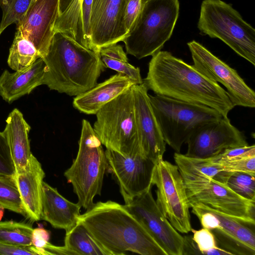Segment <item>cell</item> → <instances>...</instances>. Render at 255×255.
<instances>
[{
	"mask_svg": "<svg viewBox=\"0 0 255 255\" xmlns=\"http://www.w3.org/2000/svg\"><path fill=\"white\" fill-rule=\"evenodd\" d=\"M143 83L157 95L217 111L223 117L235 107L227 92L193 66L160 51L152 56Z\"/></svg>",
	"mask_w": 255,
	"mask_h": 255,
	"instance_id": "6da1fadb",
	"label": "cell"
},
{
	"mask_svg": "<svg viewBox=\"0 0 255 255\" xmlns=\"http://www.w3.org/2000/svg\"><path fill=\"white\" fill-rule=\"evenodd\" d=\"M108 255L131 252L167 255L144 227L125 207L112 201L98 202L78 217Z\"/></svg>",
	"mask_w": 255,
	"mask_h": 255,
	"instance_id": "7a4b0ae2",
	"label": "cell"
},
{
	"mask_svg": "<svg viewBox=\"0 0 255 255\" xmlns=\"http://www.w3.org/2000/svg\"><path fill=\"white\" fill-rule=\"evenodd\" d=\"M42 58L46 65L43 84L70 96H78L95 86L106 67L99 52L59 32L54 33L48 52Z\"/></svg>",
	"mask_w": 255,
	"mask_h": 255,
	"instance_id": "3957f363",
	"label": "cell"
},
{
	"mask_svg": "<svg viewBox=\"0 0 255 255\" xmlns=\"http://www.w3.org/2000/svg\"><path fill=\"white\" fill-rule=\"evenodd\" d=\"M179 11L178 0H144L137 18L123 40L127 53L140 59L161 51L172 35Z\"/></svg>",
	"mask_w": 255,
	"mask_h": 255,
	"instance_id": "277c9868",
	"label": "cell"
},
{
	"mask_svg": "<svg viewBox=\"0 0 255 255\" xmlns=\"http://www.w3.org/2000/svg\"><path fill=\"white\" fill-rule=\"evenodd\" d=\"M107 170L108 163L102 144L90 122L84 119L77 156L64 173L81 207L87 210L94 205V198L101 194Z\"/></svg>",
	"mask_w": 255,
	"mask_h": 255,
	"instance_id": "5b68a950",
	"label": "cell"
},
{
	"mask_svg": "<svg viewBox=\"0 0 255 255\" xmlns=\"http://www.w3.org/2000/svg\"><path fill=\"white\" fill-rule=\"evenodd\" d=\"M93 129L106 149L124 156L141 153L131 87L96 113Z\"/></svg>",
	"mask_w": 255,
	"mask_h": 255,
	"instance_id": "8992f818",
	"label": "cell"
},
{
	"mask_svg": "<svg viewBox=\"0 0 255 255\" xmlns=\"http://www.w3.org/2000/svg\"><path fill=\"white\" fill-rule=\"evenodd\" d=\"M150 102L163 138L176 152L200 127L223 116L207 106L149 95Z\"/></svg>",
	"mask_w": 255,
	"mask_h": 255,
	"instance_id": "52a82bcc",
	"label": "cell"
},
{
	"mask_svg": "<svg viewBox=\"0 0 255 255\" xmlns=\"http://www.w3.org/2000/svg\"><path fill=\"white\" fill-rule=\"evenodd\" d=\"M197 26L202 34L220 39L255 65V29L231 5L221 0H204Z\"/></svg>",
	"mask_w": 255,
	"mask_h": 255,
	"instance_id": "ba28073f",
	"label": "cell"
},
{
	"mask_svg": "<svg viewBox=\"0 0 255 255\" xmlns=\"http://www.w3.org/2000/svg\"><path fill=\"white\" fill-rule=\"evenodd\" d=\"M152 184L156 186V202L165 217L178 232H190V204L177 165L159 160L154 166Z\"/></svg>",
	"mask_w": 255,
	"mask_h": 255,
	"instance_id": "9c48e42d",
	"label": "cell"
},
{
	"mask_svg": "<svg viewBox=\"0 0 255 255\" xmlns=\"http://www.w3.org/2000/svg\"><path fill=\"white\" fill-rule=\"evenodd\" d=\"M183 180L190 206L202 205L229 216L255 223V201L242 197L214 178Z\"/></svg>",
	"mask_w": 255,
	"mask_h": 255,
	"instance_id": "30bf717a",
	"label": "cell"
},
{
	"mask_svg": "<svg viewBox=\"0 0 255 255\" xmlns=\"http://www.w3.org/2000/svg\"><path fill=\"white\" fill-rule=\"evenodd\" d=\"M193 61V66L201 74L226 89L234 106L255 107V93L237 71L214 55L200 43H187Z\"/></svg>",
	"mask_w": 255,
	"mask_h": 255,
	"instance_id": "8fae6325",
	"label": "cell"
},
{
	"mask_svg": "<svg viewBox=\"0 0 255 255\" xmlns=\"http://www.w3.org/2000/svg\"><path fill=\"white\" fill-rule=\"evenodd\" d=\"M167 255H183L184 238L165 217L154 200L151 188L124 205Z\"/></svg>",
	"mask_w": 255,
	"mask_h": 255,
	"instance_id": "7c38bea8",
	"label": "cell"
},
{
	"mask_svg": "<svg viewBox=\"0 0 255 255\" xmlns=\"http://www.w3.org/2000/svg\"><path fill=\"white\" fill-rule=\"evenodd\" d=\"M108 170L117 182L125 204L152 188L155 163L139 153L124 156L106 149Z\"/></svg>",
	"mask_w": 255,
	"mask_h": 255,
	"instance_id": "4fadbf2b",
	"label": "cell"
},
{
	"mask_svg": "<svg viewBox=\"0 0 255 255\" xmlns=\"http://www.w3.org/2000/svg\"><path fill=\"white\" fill-rule=\"evenodd\" d=\"M186 155L206 158L218 155L227 149L249 145L244 134L227 117L200 127L187 140Z\"/></svg>",
	"mask_w": 255,
	"mask_h": 255,
	"instance_id": "5bb4252c",
	"label": "cell"
},
{
	"mask_svg": "<svg viewBox=\"0 0 255 255\" xmlns=\"http://www.w3.org/2000/svg\"><path fill=\"white\" fill-rule=\"evenodd\" d=\"M128 0H93L90 19V49L123 41L128 35L124 15Z\"/></svg>",
	"mask_w": 255,
	"mask_h": 255,
	"instance_id": "9a60e30c",
	"label": "cell"
},
{
	"mask_svg": "<svg viewBox=\"0 0 255 255\" xmlns=\"http://www.w3.org/2000/svg\"><path fill=\"white\" fill-rule=\"evenodd\" d=\"M59 0H32L16 24V30L29 40L40 58L47 54L59 16Z\"/></svg>",
	"mask_w": 255,
	"mask_h": 255,
	"instance_id": "2e32d148",
	"label": "cell"
},
{
	"mask_svg": "<svg viewBox=\"0 0 255 255\" xmlns=\"http://www.w3.org/2000/svg\"><path fill=\"white\" fill-rule=\"evenodd\" d=\"M141 154L156 164L163 159L164 141L143 83L131 87Z\"/></svg>",
	"mask_w": 255,
	"mask_h": 255,
	"instance_id": "e0dca14e",
	"label": "cell"
},
{
	"mask_svg": "<svg viewBox=\"0 0 255 255\" xmlns=\"http://www.w3.org/2000/svg\"><path fill=\"white\" fill-rule=\"evenodd\" d=\"M205 207L219 221V227L211 230L219 247L232 255H255V223Z\"/></svg>",
	"mask_w": 255,
	"mask_h": 255,
	"instance_id": "ac0fdd59",
	"label": "cell"
},
{
	"mask_svg": "<svg viewBox=\"0 0 255 255\" xmlns=\"http://www.w3.org/2000/svg\"><path fill=\"white\" fill-rule=\"evenodd\" d=\"M81 207L61 195L56 188L43 181L41 219L54 228L67 232L77 223Z\"/></svg>",
	"mask_w": 255,
	"mask_h": 255,
	"instance_id": "d6986e66",
	"label": "cell"
},
{
	"mask_svg": "<svg viewBox=\"0 0 255 255\" xmlns=\"http://www.w3.org/2000/svg\"><path fill=\"white\" fill-rule=\"evenodd\" d=\"M134 85L127 76L118 73L76 96L73 105L80 112L96 115L106 104Z\"/></svg>",
	"mask_w": 255,
	"mask_h": 255,
	"instance_id": "ffe728a7",
	"label": "cell"
},
{
	"mask_svg": "<svg viewBox=\"0 0 255 255\" xmlns=\"http://www.w3.org/2000/svg\"><path fill=\"white\" fill-rule=\"evenodd\" d=\"M45 175L41 163L33 155L27 169L15 175L26 217L32 221L41 219L42 183Z\"/></svg>",
	"mask_w": 255,
	"mask_h": 255,
	"instance_id": "44dd1931",
	"label": "cell"
},
{
	"mask_svg": "<svg viewBox=\"0 0 255 255\" xmlns=\"http://www.w3.org/2000/svg\"><path fill=\"white\" fill-rule=\"evenodd\" d=\"M46 65L42 58L27 69L11 73L5 70L0 76V95L11 103L21 96L29 94L43 84Z\"/></svg>",
	"mask_w": 255,
	"mask_h": 255,
	"instance_id": "7402d4cb",
	"label": "cell"
},
{
	"mask_svg": "<svg viewBox=\"0 0 255 255\" xmlns=\"http://www.w3.org/2000/svg\"><path fill=\"white\" fill-rule=\"evenodd\" d=\"M30 128L17 109H13L6 120L3 132L9 146L16 173L25 172L27 169L33 155L28 138Z\"/></svg>",
	"mask_w": 255,
	"mask_h": 255,
	"instance_id": "603a6c76",
	"label": "cell"
},
{
	"mask_svg": "<svg viewBox=\"0 0 255 255\" xmlns=\"http://www.w3.org/2000/svg\"><path fill=\"white\" fill-rule=\"evenodd\" d=\"M174 159L183 179L214 178L223 182L225 171L215 161L214 157L196 158L175 152Z\"/></svg>",
	"mask_w": 255,
	"mask_h": 255,
	"instance_id": "cb8c5ba5",
	"label": "cell"
},
{
	"mask_svg": "<svg viewBox=\"0 0 255 255\" xmlns=\"http://www.w3.org/2000/svg\"><path fill=\"white\" fill-rule=\"evenodd\" d=\"M63 248L66 255H108L80 223L66 232Z\"/></svg>",
	"mask_w": 255,
	"mask_h": 255,
	"instance_id": "d4e9b609",
	"label": "cell"
},
{
	"mask_svg": "<svg viewBox=\"0 0 255 255\" xmlns=\"http://www.w3.org/2000/svg\"><path fill=\"white\" fill-rule=\"evenodd\" d=\"M99 53L106 67L126 75L135 85L143 83L139 68L128 63L127 54L121 45L115 43L103 47Z\"/></svg>",
	"mask_w": 255,
	"mask_h": 255,
	"instance_id": "484cf974",
	"label": "cell"
},
{
	"mask_svg": "<svg viewBox=\"0 0 255 255\" xmlns=\"http://www.w3.org/2000/svg\"><path fill=\"white\" fill-rule=\"evenodd\" d=\"M40 58L34 45L16 30L7 59L8 66L17 71L24 70Z\"/></svg>",
	"mask_w": 255,
	"mask_h": 255,
	"instance_id": "4316f807",
	"label": "cell"
},
{
	"mask_svg": "<svg viewBox=\"0 0 255 255\" xmlns=\"http://www.w3.org/2000/svg\"><path fill=\"white\" fill-rule=\"evenodd\" d=\"M32 227L23 222H0V243L18 246L32 245Z\"/></svg>",
	"mask_w": 255,
	"mask_h": 255,
	"instance_id": "83f0119b",
	"label": "cell"
},
{
	"mask_svg": "<svg viewBox=\"0 0 255 255\" xmlns=\"http://www.w3.org/2000/svg\"><path fill=\"white\" fill-rule=\"evenodd\" d=\"M0 207L26 217L15 176L0 174Z\"/></svg>",
	"mask_w": 255,
	"mask_h": 255,
	"instance_id": "f1b7e54d",
	"label": "cell"
},
{
	"mask_svg": "<svg viewBox=\"0 0 255 255\" xmlns=\"http://www.w3.org/2000/svg\"><path fill=\"white\" fill-rule=\"evenodd\" d=\"M223 184L242 197L255 201V176L245 172L226 171Z\"/></svg>",
	"mask_w": 255,
	"mask_h": 255,
	"instance_id": "f546056e",
	"label": "cell"
},
{
	"mask_svg": "<svg viewBox=\"0 0 255 255\" xmlns=\"http://www.w3.org/2000/svg\"><path fill=\"white\" fill-rule=\"evenodd\" d=\"M32 0H0L2 16L0 23V35L12 23L17 24L26 12Z\"/></svg>",
	"mask_w": 255,
	"mask_h": 255,
	"instance_id": "4dcf8cb0",
	"label": "cell"
},
{
	"mask_svg": "<svg viewBox=\"0 0 255 255\" xmlns=\"http://www.w3.org/2000/svg\"><path fill=\"white\" fill-rule=\"evenodd\" d=\"M193 236L192 239L198 248L200 255H232V254L219 247L214 235L211 231L202 228L197 230L191 229Z\"/></svg>",
	"mask_w": 255,
	"mask_h": 255,
	"instance_id": "1f68e13d",
	"label": "cell"
},
{
	"mask_svg": "<svg viewBox=\"0 0 255 255\" xmlns=\"http://www.w3.org/2000/svg\"><path fill=\"white\" fill-rule=\"evenodd\" d=\"M213 157L224 171L245 172L255 176V155L232 159H221L218 155Z\"/></svg>",
	"mask_w": 255,
	"mask_h": 255,
	"instance_id": "d6a6232c",
	"label": "cell"
},
{
	"mask_svg": "<svg viewBox=\"0 0 255 255\" xmlns=\"http://www.w3.org/2000/svg\"><path fill=\"white\" fill-rule=\"evenodd\" d=\"M0 174L15 176L16 171L6 138L0 131Z\"/></svg>",
	"mask_w": 255,
	"mask_h": 255,
	"instance_id": "836d02e7",
	"label": "cell"
},
{
	"mask_svg": "<svg viewBox=\"0 0 255 255\" xmlns=\"http://www.w3.org/2000/svg\"><path fill=\"white\" fill-rule=\"evenodd\" d=\"M83 0H73L67 9L60 15L61 22L66 26L78 27L81 22V7Z\"/></svg>",
	"mask_w": 255,
	"mask_h": 255,
	"instance_id": "e575fe53",
	"label": "cell"
},
{
	"mask_svg": "<svg viewBox=\"0 0 255 255\" xmlns=\"http://www.w3.org/2000/svg\"><path fill=\"white\" fill-rule=\"evenodd\" d=\"M144 1V0H128L124 15V24L128 33L137 18Z\"/></svg>",
	"mask_w": 255,
	"mask_h": 255,
	"instance_id": "d590c367",
	"label": "cell"
},
{
	"mask_svg": "<svg viewBox=\"0 0 255 255\" xmlns=\"http://www.w3.org/2000/svg\"><path fill=\"white\" fill-rule=\"evenodd\" d=\"M93 0H83L81 7V21L86 47L90 49L91 27L90 19Z\"/></svg>",
	"mask_w": 255,
	"mask_h": 255,
	"instance_id": "8d00e7d4",
	"label": "cell"
},
{
	"mask_svg": "<svg viewBox=\"0 0 255 255\" xmlns=\"http://www.w3.org/2000/svg\"><path fill=\"white\" fill-rule=\"evenodd\" d=\"M50 236L49 231L43 227H38L33 230L32 245L39 250L41 255H49L46 249L49 244Z\"/></svg>",
	"mask_w": 255,
	"mask_h": 255,
	"instance_id": "74e56055",
	"label": "cell"
},
{
	"mask_svg": "<svg viewBox=\"0 0 255 255\" xmlns=\"http://www.w3.org/2000/svg\"><path fill=\"white\" fill-rule=\"evenodd\" d=\"M0 255H41L38 249L33 245L18 246L0 243Z\"/></svg>",
	"mask_w": 255,
	"mask_h": 255,
	"instance_id": "f35d334b",
	"label": "cell"
},
{
	"mask_svg": "<svg viewBox=\"0 0 255 255\" xmlns=\"http://www.w3.org/2000/svg\"><path fill=\"white\" fill-rule=\"evenodd\" d=\"M252 155H255L254 144L227 149L219 154L218 156L223 159H232Z\"/></svg>",
	"mask_w": 255,
	"mask_h": 255,
	"instance_id": "ab89813d",
	"label": "cell"
},
{
	"mask_svg": "<svg viewBox=\"0 0 255 255\" xmlns=\"http://www.w3.org/2000/svg\"><path fill=\"white\" fill-rule=\"evenodd\" d=\"M73 0H59V15L61 14L68 7Z\"/></svg>",
	"mask_w": 255,
	"mask_h": 255,
	"instance_id": "60d3db41",
	"label": "cell"
},
{
	"mask_svg": "<svg viewBox=\"0 0 255 255\" xmlns=\"http://www.w3.org/2000/svg\"><path fill=\"white\" fill-rule=\"evenodd\" d=\"M3 208L0 207V220L1 219L2 217L3 216Z\"/></svg>",
	"mask_w": 255,
	"mask_h": 255,
	"instance_id": "b9f144b4",
	"label": "cell"
}]
</instances>
